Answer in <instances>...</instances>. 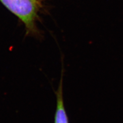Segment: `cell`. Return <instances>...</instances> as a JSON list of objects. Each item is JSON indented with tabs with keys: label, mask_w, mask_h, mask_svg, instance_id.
Segmentation results:
<instances>
[{
	"label": "cell",
	"mask_w": 123,
	"mask_h": 123,
	"mask_svg": "<svg viewBox=\"0 0 123 123\" xmlns=\"http://www.w3.org/2000/svg\"><path fill=\"white\" fill-rule=\"evenodd\" d=\"M0 1L24 23L29 31H33L40 7L38 0H0Z\"/></svg>",
	"instance_id": "cell-1"
},
{
	"label": "cell",
	"mask_w": 123,
	"mask_h": 123,
	"mask_svg": "<svg viewBox=\"0 0 123 123\" xmlns=\"http://www.w3.org/2000/svg\"><path fill=\"white\" fill-rule=\"evenodd\" d=\"M63 75V71L62 70L58 88L55 91L56 98V104L55 117H54V123H69V118L64 105Z\"/></svg>",
	"instance_id": "cell-2"
}]
</instances>
